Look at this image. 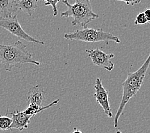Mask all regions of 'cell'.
<instances>
[{"label":"cell","instance_id":"obj_1","mask_svg":"<svg viewBox=\"0 0 150 133\" xmlns=\"http://www.w3.org/2000/svg\"><path fill=\"white\" fill-rule=\"evenodd\" d=\"M26 63L40 65L39 61L34 60L32 54L26 50V46L22 41H17L12 45L0 44V65L6 72Z\"/></svg>","mask_w":150,"mask_h":133},{"label":"cell","instance_id":"obj_2","mask_svg":"<svg viewBox=\"0 0 150 133\" xmlns=\"http://www.w3.org/2000/svg\"><path fill=\"white\" fill-rule=\"evenodd\" d=\"M150 65V54L142 66L134 72H128L127 79L122 84V95L118 110L114 118V127L117 128L119 118L123 113V110L132 97L135 96L141 88L148 68Z\"/></svg>","mask_w":150,"mask_h":133},{"label":"cell","instance_id":"obj_3","mask_svg":"<svg viewBox=\"0 0 150 133\" xmlns=\"http://www.w3.org/2000/svg\"><path fill=\"white\" fill-rule=\"evenodd\" d=\"M62 1L67 8L61 13V18H72L71 24L73 26H80L86 28L93 20L99 18V15L93 12L90 0H75L74 4H70L67 0Z\"/></svg>","mask_w":150,"mask_h":133},{"label":"cell","instance_id":"obj_4","mask_svg":"<svg viewBox=\"0 0 150 133\" xmlns=\"http://www.w3.org/2000/svg\"><path fill=\"white\" fill-rule=\"evenodd\" d=\"M64 38L68 40H78L85 42H104L106 44H108L110 41L117 44L121 42L120 39L111 33L104 32L101 29L88 28L77 30L73 32L66 33Z\"/></svg>","mask_w":150,"mask_h":133},{"label":"cell","instance_id":"obj_5","mask_svg":"<svg viewBox=\"0 0 150 133\" xmlns=\"http://www.w3.org/2000/svg\"><path fill=\"white\" fill-rule=\"evenodd\" d=\"M0 27L7 30L8 32L14 36L23 40H25L27 41V42L39 44H40V45H45V43L42 42V41L37 40L35 38H33L32 36L28 35L22 28L21 25L19 23L17 15L0 20Z\"/></svg>","mask_w":150,"mask_h":133},{"label":"cell","instance_id":"obj_6","mask_svg":"<svg viewBox=\"0 0 150 133\" xmlns=\"http://www.w3.org/2000/svg\"><path fill=\"white\" fill-rule=\"evenodd\" d=\"M86 52L88 54V57L91 59L92 62L95 65L103 68L108 72H111L114 69V64L111 60L114 58V54H106L98 48L95 49H86Z\"/></svg>","mask_w":150,"mask_h":133},{"label":"cell","instance_id":"obj_7","mask_svg":"<svg viewBox=\"0 0 150 133\" xmlns=\"http://www.w3.org/2000/svg\"><path fill=\"white\" fill-rule=\"evenodd\" d=\"M95 92L94 96L96 98L97 104L103 108V111L108 118H112L113 113L109 102L108 92L104 88L100 78H96L94 85Z\"/></svg>","mask_w":150,"mask_h":133},{"label":"cell","instance_id":"obj_8","mask_svg":"<svg viewBox=\"0 0 150 133\" xmlns=\"http://www.w3.org/2000/svg\"><path fill=\"white\" fill-rule=\"evenodd\" d=\"M19 0H0V20L18 14Z\"/></svg>","mask_w":150,"mask_h":133},{"label":"cell","instance_id":"obj_9","mask_svg":"<svg viewBox=\"0 0 150 133\" xmlns=\"http://www.w3.org/2000/svg\"><path fill=\"white\" fill-rule=\"evenodd\" d=\"M12 115V122L11 126V130L18 129L22 131L23 129H27L30 124V119L32 116L26 115L24 111H19L17 110L11 113Z\"/></svg>","mask_w":150,"mask_h":133},{"label":"cell","instance_id":"obj_10","mask_svg":"<svg viewBox=\"0 0 150 133\" xmlns=\"http://www.w3.org/2000/svg\"><path fill=\"white\" fill-rule=\"evenodd\" d=\"M45 95L46 92L41 85L38 84L32 87L27 94V101L28 105L32 104L42 106L46 99Z\"/></svg>","mask_w":150,"mask_h":133},{"label":"cell","instance_id":"obj_11","mask_svg":"<svg viewBox=\"0 0 150 133\" xmlns=\"http://www.w3.org/2000/svg\"><path fill=\"white\" fill-rule=\"evenodd\" d=\"M39 0H19L18 8L29 16H32L38 7Z\"/></svg>","mask_w":150,"mask_h":133},{"label":"cell","instance_id":"obj_12","mask_svg":"<svg viewBox=\"0 0 150 133\" xmlns=\"http://www.w3.org/2000/svg\"><path fill=\"white\" fill-rule=\"evenodd\" d=\"M59 101H60V99H57L55 101H54L53 102H52V103H50V104L45 106H38L29 104L28 106L27 107V108L25 111H24V112H25L26 115L32 116L33 117L35 115H36L37 113H39L42 111L44 110H46V109L49 108L50 107H52V106L58 104L59 102Z\"/></svg>","mask_w":150,"mask_h":133},{"label":"cell","instance_id":"obj_13","mask_svg":"<svg viewBox=\"0 0 150 133\" xmlns=\"http://www.w3.org/2000/svg\"><path fill=\"white\" fill-rule=\"evenodd\" d=\"M7 115L8 113H6V115L0 116V130L1 131L11 130L12 119L8 117Z\"/></svg>","mask_w":150,"mask_h":133},{"label":"cell","instance_id":"obj_14","mask_svg":"<svg viewBox=\"0 0 150 133\" xmlns=\"http://www.w3.org/2000/svg\"><path fill=\"white\" fill-rule=\"evenodd\" d=\"M62 1V0H42V1L44 3V5L52 6L54 17H56L58 15L57 5L60 1Z\"/></svg>","mask_w":150,"mask_h":133},{"label":"cell","instance_id":"obj_15","mask_svg":"<svg viewBox=\"0 0 150 133\" xmlns=\"http://www.w3.org/2000/svg\"><path fill=\"white\" fill-rule=\"evenodd\" d=\"M148 23H149L146 18L144 12L139 13L137 15V17H136V19L135 20V25H144Z\"/></svg>","mask_w":150,"mask_h":133},{"label":"cell","instance_id":"obj_16","mask_svg":"<svg viewBox=\"0 0 150 133\" xmlns=\"http://www.w3.org/2000/svg\"><path fill=\"white\" fill-rule=\"evenodd\" d=\"M115 1L125 2L127 5H130V6H134L135 5L139 4V3L141 2V0H115Z\"/></svg>","mask_w":150,"mask_h":133},{"label":"cell","instance_id":"obj_17","mask_svg":"<svg viewBox=\"0 0 150 133\" xmlns=\"http://www.w3.org/2000/svg\"><path fill=\"white\" fill-rule=\"evenodd\" d=\"M144 13L145 15V17L146 19L148 21V23H150V8H147L144 10Z\"/></svg>","mask_w":150,"mask_h":133},{"label":"cell","instance_id":"obj_18","mask_svg":"<svg viewBox=\"0 0 150 133\" xmlns=\"http://www.w3.org/2000/svg\"><path fill=\"white\" fill-rule=\"evenodd\" d=\"M71 133H83L82 132H81L80 129H78L77 128H74L73 130L71 131Z\"/></svg>","mask_w":150,"mask_h":133},{"label":"cell","instance_id":"obj_19","mask_svg":"<svg viewBox=\"0 0 150 133\" xmlns=\"http://www.w3.org/2000/svg\"><path fill=\"white\" fill-rule=\"evenodd\" d=\"M115 133H122V132H121L120 131H117L116 132H115Z\"/></svg>","mask_w":150,"mask_h":133}]
</instances>
